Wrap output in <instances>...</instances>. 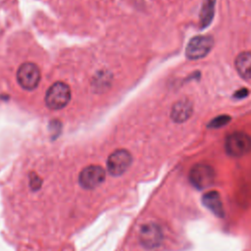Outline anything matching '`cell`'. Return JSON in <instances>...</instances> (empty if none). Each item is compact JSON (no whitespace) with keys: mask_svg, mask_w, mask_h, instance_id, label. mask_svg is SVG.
Masks as SVG:
<instances>
[{"mask_svg":"<svg viewBox=\"0 0 251 251\" xmlns=\"http://www.w3.org/2000/svg\"><path fill=\"white\" fill-rule=\"evenodd\" d=\"M71 95L70 86L63 81H57L48 88L45 95V104L51 110L63 109L69 104Z\"/></svg>","mask_w":251,"mask_h":251,"instance_id":"1","label":"cell"},{"mask_svg":"<svg viewBox=\"0 0 251 251\" xmlns=\"http://www.w3.org/2000/svg\"><path fill=\"white\" fill-rule=\"evenodd\" d=\"M215 176L216 174L213 167L203 163L194 165L188 174L189 182L198 190L209 188L214 183Z\"/></svg>","mask_w":251,"mask_h":251,"instance_id":"2","label":"cell"},{"mask_svg":"<svg viewBox=\"0 0 251 251\" xmlns=\"http://www.w3.org/2000/svg\"><path fill=\"white\" fill-rule=\"evenodd\" d=\"M225 148L229 156L242 157L251 150V137L245 132L234 131L226 136Z\"/></svg>","mask_w":251,"mask_h":251,"instance_id":"3","label":"cell"},{"mask_svg":"<svg viewBox=\"0 0 251 251\" xmlns=\"http://www.w3.org/2000/svg\"><path fill=\"white\" fill-rule=\"evenodd\" d=\"M164 240V230L154 222L143 225L139 230V241L146 249L158 248Z\"/></svg>","mask_w":251,"mask_h":251,"instance_id":"4","label":"cell"},{"mask_svg":"<svg viewBox=\"0 0 251 251\" xmlns=\"http://www.w3.org/2000/svg\"><path fill=\"white\" fill-rule=\"evenodd\" d=\"M214 46L211 35H196L192 37L185 49V55L189 60H198L209 54Z\"/></svg>","mask_w":251,"mask_h":251,"instance_id":"5","label":"cell"},{"mask_svg":"<svg viewBox=\"0 0 251 251\" xmlns=\"http://www.w3.org/2000/svg\"><path fill=\"white\" fill-rule=\"evenodd\" d=\"M39 68L30 62L22 64L17 72V80L19 84L25 90L35 89L40 81Z\"/></svg>","mask_w":251,"mask_h":251,"instance_id":"6","label":"cell"},{"mask_svg":"<svg viewBox=\"0 0 251 251\" xmlns=\"http://www.w3.org/2000/svg\"><path fill=\"white\" fill-rule=\"evenodd\" d=\"M132 163V156L126 149H117L107 159V171L111 176H119L127 171Z\"/></svg>","mask_w":251,"mask_h":251,"instance_id":"7","label":"cell"},{"mask_svg":"<svg viewBox=\"0 0 251 251\" xmlns=\"http://www.w3.org/2000/svg\"><path fill=\"white\" fill-rule=\"evenodd\" d=\"M105 170L98 165H90L82 169L78 175V184L81 188L90 190L100 186L105 180Z\"/></svg>","mask_w":251,"mask_h":251,"instance_id":"8","label":"cell"},{"mask_svg":"<svg viewBox=\"0 0 251 251\" xmlns=\"http://www.w3.org/2000/svg\"><path fill=\"white\" fill-rule=\"evenodd\" d=\"M193 113V105L189 99H180L176 101L171 111V118L175 123L186 122Z\"/></svg>","mask_w":251,"mask_h":251,"instance_id":"9","label":"cell"},{"mask_svg":"<svg viewBox=\"0 0 251 251\" xmlns=\"http://www.w3.org/2000/svg\"><path fill=\"white\" fill-rule=\"evenodd\" d=\"M202 203L216 217L218 218L224 217V214H225L224 206H223L221 195L218 191L209 190L206 193H204L202 197Z\"/></svg>","mask_w":251,"mask_h":251,"instance_id":"10","label":"cell"},{"mask_svg":"<svg viewBox=\"0 0 251 251\" xmlns=\"http://www.w3.org/2000/svg\"><path fill=\"white\" fill-rule=\"evenodd\" d=\"M238 75L244 79H251V52L245 51L237 55L234 61Z\"/></svg>","mask_w":251,"mask_h":251,"instance_id":"11","label":"cell"},{"mask_svg":"<svg viewBox=\"0 0 251 251\" xmlns=\"http://www.w3.org/2000/svg\"><path fill=\"white\" fill-rule=\"evenodd\" d=\"M216 0H203L200 11V26L202 28L208 26L214 17Z\"/></svg>","mask_w":251,"mask_h":251,"instance_id":"12","label":"cell"},{"mask_svg":"<svg viewBox=\"0 0 251 251\" xmlns=\"http://www.w3.org/2000/svg\"><path fill=\"white\" fill-rule=\"evenodd\" d=\"M230 121V117L227 116V115H221V116H218L216 117L215 119H213L208 126L209 127H212V128H219V127H222L224 126H226V124H228Z\"/></svg>","mask_w":251,"mask_h":251,"instance_id":"13","label":"cell"},{"mask_svg":"<svg viewBox=\"0 0 251 251\" xmlns=\"http://www.w3.org/2000/svg\"><path fill=\"white\" fill-rule=\"evenodd\" d=\"M247 94H248L247 89L246 88H242V89H239L237 92L234 93V97L240 99V98H244Z\"/></svg>","mask_w":251,"mask_h":251,"instance_id":"14","label":"cell"}]
</instances>
